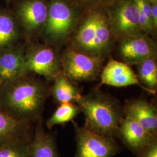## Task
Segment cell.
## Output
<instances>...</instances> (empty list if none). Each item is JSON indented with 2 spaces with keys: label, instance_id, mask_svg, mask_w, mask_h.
<instances>
[{
  "label": "cell",
  "instance_id": "6da1fadb",
  "mask_svg": "<svg viewBox=\"0 0 157 157\" xmlns=\"http://www.w3.org/2000/svg\"><path fill=\"white\" fill-rule=\"evenodd\" d=\"M49 90L36 78L25 76L0 86V109L32 124L41 118Z\"/></svg>",
  "mask_w": 157,
  "mask_h": 157
},
{
  "label": "cell",
  "instance_id": "7a4b0ae2",
  "mask_svg": "<svg viewBox=\"0 0 157 157\" xmlns=\"http://www.w3.org/2000/svg\"><path fill=\"white\" fill-rule=\"evenodd\" d=\"M115 40L105 6H100L84 10L68 44L75 50L105 58Z\"/></svg>",
  "mask_w": 157,
  "mask_h": 157
},
{
  "label": "cell",
  "instance_id": "3957f363",
  "mask_svg": "<svg viewBox=\"0 0 157 157\" xmlns=\"http://www.w3.org/2000/svg\"><path fill=\"white\" fill-rule=\"evenodd\" d=\"M76 104L84 114L86 128L112 138L117 136L124 114L117 100L100 90H94L82 95Z\"/></svg>",
  "mask_w": 157,
  "mask_h": 157
},
{
  "label": "cell",
  "instance_id": "277c9868",
  "mask_svg": "<svg viewBox=\"0 0 157 157\" xmlns=\"http://www.w3.org/2000/svg\"><path fill=\"white\" fill-rule=\"evenodd\" d=\"M84 10L69 0H48V9L41 36L57 49L68 43Z\"/></svg>",
  "mask_w": 157,
  "mask_h": 157
},
{
  "label": "cell",
  "instance_id": "5b68a950",
  "mask_svg": "<svg viewBox=\"0 0 157 157\" xmlns=\"http://www.w3.org/2000/svg\"><path fill=\"white\" fill-rule=\"evenodd\" d=\"M115 39L144 33L139 10L134 0H112L105 6Z\"/></svg>",
  "mask_w": 157,
  "mask_h": 157
},
{
  "label": "cell",
  "instance_id": "8992f818",
  "mask_svg": "<svg viewBox=\"0 0 157 157\" xmlns=\"http://www.w3.org/2000/svg\"><path fill=\"white\" fill-rule=\"evenodd\" d=\"M63 73L73 82H91L101 72L105 58L93 56L68 47L60 55Z\"/></svg>",
  "mask_w": 157,
  "mask_h": 157
},
{
  "label": "cell",
  "instance_id": "52a82bcc",
  "mask_svg": "<svg viewBox=\"0 0 157 157\" xmlns=\"http://www.w3.org/2000/svg\"><path fill=\"white\" fill-rule=\"evenodd\" d=\"M76 150L75 157H114L119 148L114 138L80 126L74 121Z\"/></svg>",
  "mask_w": 157,
  "mask_h": 157
},
{
  "label": "cell",
  "instance_id": "ba28073f",
  "mask_svg": "<svg viewBox=\"0 0 157 157\" xmlns=\"http://www.w3.org/2000/svg\"><path fill=\"white\" fill-rule=\"evenodd\" d=\"M25 58L28 72H33L48 80H54L61 72L58 49L47 44H33L25 49Z\"/></svg>",
  "mask_w": 157,
  "mask_h": 157
},
{
  "label": "cell",
  "instance_id": "9c48e42d",
  "mask_svg": "<svg viewBox=\"0 0 157 157\" xmlns=\"http://www.w3.org/2000/svg\"><path fill=\"white\" fill-rule=\"evenodd\" d=\"M48 0H17L13 13L26 35H40L47 17Z\"/></svg>",
  "mask_w": 157,
  "mask_h": 157
},
{
  "label": "cell",
  "instance_id": "30bf717a",
  "mask_svg": "<svg viewBox=\"0 0 157 157\" xmlns=\"http://www.w3.org/2000/svg\"><path fill=\"white\" fill-rule=\"evenodd\" d=\"M119 52L124 62L137 65L148 58H157V45L149 35L141 33L119 40Z\"/></svg>",
  "mask_w": 157,
  "mask_h": 157
},
{
  "label": "cell",
  "instance_id": "8fae6325",
  "mask_svg": "<svg viewBox=\"0 0 157 157\" xmlns=\"http://www.w3.org/2000/svg\"><path fill=\"white\" fill-rule=\"evenodd\" d=\"M25 53L21 46L12 45L0 50L1 86L27 75Z\"/></svg>",
  "mask_w": 157,
  "mask_h": 157
},
{
  "label": "cell",
  "instance_id": "7c38bea8",
  "mask_svg": "<svg viewBox=\"0 0 157 157\" xmlns=\"http://www.w3.org/2000/svg\"><path fill=\"white\" fill-rule=\"evenodd\" d=\"M100 84L116 87L137 85L146 92L152 94L150 90L141 84L137 75L129 65L115 59H111L103 68Z\"/></svg>",
  "mask_w": 157,
  "mask_h": 157
},
{
  "label": "cell",
  "instance_id": "4fadbf2b",
  "mask_svg": "<svg viewBox=\"0 0 157 157\" xmlns=\"http://www.w3.org/2000/svg\"><path fill=\"white\" fill-rule=\"evenodd\" d=\"M124 117L130 118L153 136H157V110L150 102L143 99L126 102L122 107Z\"/></svg>",
  "mask_w": 157,
  "mask_h": 157
},
{
  "label": "cell",
  "instance_id": "5bb4252c",
  "mask_svg": "<svg viewBox=\"0 0 157 157\" xmlns=\"http://www.w3.org/2000/svg\"><path fill=\"white\" fill-rule=\"evenodd\" d=\"M118 136L124 144L136 154L157 139V136L151 135L135 121L125 117L119 124Z\"/></svg>",
  "mask_w": 157,
  "mask_h": 157
},
{
  "label": "cell",
  "instance_id": "9a60e30c",
  "mask_svg": "<svg viewBox=\"0 0 157 157\" xmlns=\"http://www.w3.org/2000/svg\"><path fill=\"white\" fill-rule=\"evenodd\" d=\"M29 157H59L56 141L44 128L42 118L36 122L32 139L29 143Z\"/></svg>",
  "mask_w": 157,
  "mask_h": 157
},
{
  "label": "cell",
  "instance_id": "2e32d148",
  "mask_svg": "<svg viewBox=\"0 0 157 157\" xmlns=\"http://www.w3.org/2000/svg\"><path fill=\"white\" fill-rule=\"evenodd\" d=\"M30 124L0 109V146L17 140H30Z\"/></svg>",
  "mask_w": 157,
  "mask_h": 157
},
{
  "label": "cell",
  "instance_id": "e0dca14e",
  "mask_svg": "<svg viewBox=\"0 0 157 157\" xmlns=\"http://www.w3.org/2000/svg\"><path fill=\"white\" fill-rule=\"evenodd\" d=\"M51 94L59 104L66 102L76 103L82 94L78 87L67 78L64 73H59L54 80Z\"/></svg>",
  "mask_w": 157,
  "mask_h": 157
},
{
  "label": "cell",
  "instance_id": "ac0fdd59",
  "mask_svg": "<svg viewBox=\"0 0 157 157\" xmlns=\"http://www.w3.org/2000/svg\"><path fill=\"white\" fill-rule=\"evenodd\" d=\"M19 36V26L13 12L0 10V50L13 45Z\"/></svg>",
  "mask_w": 157,
  "mask_h": 157
},
{
  "label": "cell",
  "instance_id": "d6986e66",
  "mask_svg": "<svg viewBox=\"0 0 157 157\" xmlns=\"http://www.w3.org/2000/svg\"><path fill=\"white\" fill-rule=\"evenodd\" d=\"M155 57L148 58L137 64V77L141 84L155 94L157 87V65Z\"/></svg>",
  "mask_w": 157,
  "mask_h": 157
},
{
  "label": "cell",
  "instance_id": "ffe728a7",
  "mask_svg": "<svg viewBox=\"0 0 157 157\" xmlns=\"http://www.w3.org/2000/svg\"><path fill=\"white\" fill-rule=\"evenodd\" d=\"M80 112H81L80 109L76 103L61 104L50 118L46 121V126L51 129L56 125L63 124L72 121Z\"/></svg>",
  "mask_w": 157,
  "mask_h": 157
},
{
  "label": "cell",
  "instance_id": "44dd1931",
  "mask_svg": "<svg viewBox=\"0 0 157 157\" xmlns=\"http://www.w3.org/2000/svg\"><path fill=\"white\" fill-rule=\"evenodd\" d=\"M30 140H17L0 146V157H29Z\"/></svg>",
  "mask_w": 157,
  "mask_h": 157
},
{
  "label": "cell",
  "instance_id": "7402d4cb",
  "mask_svg": "<svg viewBox=\"0 0 157 157\" xmlns=\"http://www.w3.org/2000/svg\"><path fill=\"white\" fill-rule=\"evenodd\" d=\"M137 6L141 28L143 32L147 35H152L155 33V29L152 22L151 14V2L149 0H134Z\"/></svg>",
  "mask_w": 157,
  "mask_h": 157
},
{
  "label": "cell",
  "instance_id": "603a6c76",
  "mask_svg": "<svg viewBox=\"0 0 157 157\" xmlns=\"http://www.w3.org/2000/svg\"><path fill=\"white\" fill-rule=\"evenodd\" d=\"M83 10L100 6H107L112 0H69Z\"/></svg>",
  "mask_w": 157,
  "mask_h": 157
},
{
  "label": "cell",
  "instance_id": "cb8c5ba5",
  "mask_svg": "<svg viewBox=\"0 0 157 157\" xmlns=\"http://www.w3.org/2000/svg\"><path fill=\"white\" fill-rule=\"evenodd\" d=\"M136 155L137 157H157V139L145 146Z\"/></svg>",
  "mask_w": 157,
  "mask_h": 157
},
{
  "label": "cell",
  "instance_id": "d4e9b609",
  "mask_svg": "<svg viewBox=\"0 0 157 157\" xmlns=\"http://www.w3.org/2000/svg\"><path fill=\"white\" fill-rule=\"evenodd\" d=\"M151 14L153 27L155 31L157 29V3H151Z\"/></svg>",
  "mask_w": 157,
  "mask_h": 157
},
{
  "label": "cell",
  "instance_id": "484cf974",
  "mask_svg": "<svg viewBox=\"0 0 157 157\" xmlns=\"http://www.w3.org/2000/svg\"><path fill=\"white\" fill-rule=\"evenodd\" d=\"M151 3H157V0H149Z\"/></svg>",
  "mask_w": 157,
  "mask_h": 157
},
{
  "label": "cell",
  "instance_id": "4316f807",
  "mask_svg": "<svg viewBox=\"0 0 157 157\" xmlns=\"http://www.w3.org/2000/svg\"><path fill=\"white\" fill-rule=\"evenodd\" d=\"M6 1H7V2H9V1H13V0H6Z\"/></svg>",
  "mask_w": 157,
  "mask_h": 157
},
{
  "label": "cell",
  "instance_id": "83f0119b",
  "mask_svg": "<svg viewBox=\"0 0 157 157\" xmlns=\"http://www.w3.org/2000/svg\"><path fill=\"white\" fill-rule=\"evenodd\" d=\"M0 86H1V83H0Z\"/></svg>",
  "mask_w": 157,
  "mask_h": 157
}]
</instances>
